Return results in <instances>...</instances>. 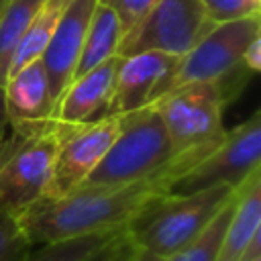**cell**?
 Here are the masks:
<instances>
[{"label":"cell","instance_id":"6da1fadb","mask_svg":"<svg viewBox=\"0 0 261 261\" xmlns=\"http://www.w3.org/2000/svg\"><path fill=\"white\" fill-rule=\"evenodd\" d=\"M216 143L175 153L165 165L135 181L80 186L59 198H39L16 214L18 224L31 245H47L80 234L126 228V224L147 206L167 196L171 184Z\"/></svg>","mask_w":261,"mask_h":261},{"label":"cell","instance_id":"7a4b0ae2","mask_svg":"<svg viewBox=\"0 0 261 261\" xmlns=\"http://www.w3.org/2000/svg\"><path fill=\"white\" fill-rule=\"evenodd\" d=\"M237 188L212 186L194 194H167L126 224L128 239L157 257H171L198 237Z\"/></svg>","mask_w":261,"mask_h":261},{"label":"cell","instance_id":"3957f363","mask_svg":"<svg viewBox=\"0 0 261 261\" xmlns=\"http://www.w3.org/2000/svg\"><path fill=\"white\" fill-rule=\"evenodd\" d=\"M259 37L261 14L214 24L186 55L179 57L167 92L181 84L216 80L226 104L232 102L247 86L249 77H253V73L243 65V55Z\"/></svg>","mask_w":261,"mask_h":261},{"label":"cell","instance_id":"277c9868","mask_svg":"<svg viewBox=\"0 0 261 261\" xmlns=\"http://www.w3.org/2000/svg\"><path fill=\"white\" fill-rule=\"evenodd\" d=\"M171 141L155 106L120 114V126L104 157L82 186H108L141 179L173 157Z\"/></svg>","mask_w":261,"mask_h":261},{"label":"cell","instance_id":"5b68a950","mask_svg":"<svg viewBox=\"0 0 261 261\" xmlns=\"http://www.w3.org/2000/svg\"><path fill=\"white\" fill-rule=\"evenodd\" d=\"M61 128L49 124L33 135L6 137L0 147V210L18 214L45 196Z\"/></svg>","mask_w":261,"mask_h":261},{"label":"cell","instance_id":"8992f818","mask_svg":"<svg viewBox=\"0 0 261 261\" xmlns=\"http://www.w3.org/2000/svg\"><path fill=\"white\" fill-rule=\"evenodd\" d=\"M151 106L165 124L173 153L216 143L226 130L222 124L226 98L216 80L175 86Z\"/></svg>","mask_w":261,"mask_h":261},{"label":"cell","instance_id":"52a82bcc","mask_svg":"<svg viewBox=\"0 0 261 261\" xmlns=\"http://www.w3.org/2000/svg\"><path fill=\"white\" fill-rule=\"evenodd\" d=\"M261 163V110H255L234 128L224 130L220 141L184 171L169 194H194L212 186L241 188Z\"/></svg>","mask_w":261,"mask_h":261},{"label":"cell","instance_id":"ba28073f","mask_svg":"<svg viewBox=\"0 0 261 261\" xmlns=\"http://www.w3.org/2000/svg\"><path fill=\"white\" fill-rule=\"evenodd\" d=\"M212 27L200 0H155L149 12L122 35L118 55L159 51L181 57Z\"/></svg>","mask_w":261,"mask_h":261},{"label":"cell","instance_id":"9c48e42d","mask_svg":"<svg viewBox=\"0 0 261 261\" xmlns=\"http://www.w3.org/2000/svg\"><path fill=\"white\" fill-rule=\"evenodd\" d=\"M120 126V114H106L94 122L61 128L51 177L43 198H59L80 188L108 151Z\"/></svg>","mask_w":261,"mask_h":261},{"label":"cell","instance_id":"30bf717a","mask_svg":"<svg viewBox=\"0 0 261 261\" xmlns=\"http://www.w3.org/2000/svg\"><path fill=\"white\" fill-rule=\"evenodd\" d=\"M177 61L179 57L159 51H141L120 57L108 114H126L153 104L167 92Z\"/></svg>","mask_w":261,"mask_h":261},{"label":"cell","instance_id":"8fae6325","mask_svg":"<svg viewBox=\"0 0 261 261\" xmlns=\"http://www.w3.org/2000/svg\"><path fill=\"white\" fill-rule=\"evenodd\" d=\"M2 92L8 126L12 133L27 137L51 124L55 100L51 96L47 71L41 59L12 71L6 77Z\"/></svg>","mask_w":261,"mask_h":261},{"label":"cell","instance_id":"7c38bea8","mask_svg":"<svg viewBox=\"0 0 261 261\" xmlns=\"http://www.w3.org/2000/svg\"><path fill=\"white\" fill-rule=\"evenodd\" d=\"M96 4L98 0H69L41 55L43 67L47 71L51 96L55 102L73 80L84 37Z\"/></svg>","mask_w":261,"mask_h":261},{"label":"cell","instance_id":"4fadbf2b","mask_svg":"<svg viewBox=\"0 0 261 261\" xmlns=\"http://www.w3.org/2000/svg\"><path fill=\"white\" fill-rule=\"evenodd\" d=\"M118 61L120 55H114L86 73L75 75L57 98L51 122L61 128H75L106 116Z\"/></svg>","mask_w":261,"mask_h":261},{"label":"cell","instance_id":"5bb4252c","mask_svg":"<svg viewBox=\"0 0 261 261\" xmlns=\"http://www.w3.org/2000/svg\"><path fill=\"white\" fill-rule=\"evenodd\" d=\"M261 171H255L239 190L230 220L222 234L216 261H241L249 245L261 237Z\"/></svg>","mask_w":261,"mask_h":261},{"label":"cell","instance_id":"9a60e30c","mask_svg":"<svg viewBox=\"0 0 261 261\" xmlns=\"http://www.w3.org/2000/svg\"><path fill=\"white\" fill-rule=\"evenodd\" d=\"M122 35H124V29H122L118 16L108 6L98 2L92 12L86 37H84V45H82V53H80L73 77L104 63L106 59L118 55Z\"/></svg>","mask_w":261,"mask_h":261},{"label":"cell","instance_id":"2e32d148","mask_svg":"<svg viewBox=\"0 0 261 261\" xmlns=\"http://www.w3.org/2000/svg\"><path fill=\"white\" fill-rule=\"evenodd\" d=\"M45 0H6L0 10V86H4L12 55Z\"/></svg>","mask_w":261,"mask_h":261},{"label":"cell","instance_id":"e0dca14e","mask_svg":"<svg viewBox=\"0 0 261 261\" xmlns=\"http://www.w3.org/2000/svg\"><path fill=\"white\" fill-rule=\"evenodd\" d=\"M69 0H45V4L41 6V10L35 14V18L31 20V24L27 27L14 55H12V61H10V71H16L20 69L22 65L35 61V59H41L53 31H55V24L63 12V8L67 6Z\"/></svg>","mask_w":261,"mask_h":261},{"label":"cell","instance_id":"ac0fdd59","mask_svg":"<svg viewBox=\"0 0 261 261\" xmlns=\"http://www.w3.org/2000/svg\"><path fill=\"white\" fill-rule=\"evenodd\" d=\"M234 200H237V192H234V196L222 206V210L210 220V224L198 237H194L175 255L161 257V259L163 261H216L218 251H220V243H222V234L226 230V224H228L232 208H234Z\"/></svg>","mask_w":261,"mask_h":261},{"label":"cell","instance_id":"d6986e66","mask_svg":"<svg viewBox=\"0 0 261 261\" xmlns=\"http://www.w3.org/2000/svg\"><path fill=\"white\" fill-rule=\"evenodd\" d=\"M118 230H124V228H116L108 232H90V234H80V237L57 241V243H47L37 253H31L27 261H84L94 249H98Z\"/></svg>","mask_w":261,"mask_h":261},{"label":"cell","instance_id":"ffe728a7","mask_svg":"<svg viewBox=\"0 0 261 261\" xmlns=\"http://www.w3.org/2000/svg\"><path fill=\"white\" fill-rule=\"evenodd\" d=\"M31 247L16 214L0 210V261H27Z\"/></svg>","mask_w":261,"mask_h":261},{"label":"cell","instance_id":"44dd1931","mask_svg":"<svg viewBox=\"0 0 261 261\" xmlns=\"http://www.w3.org/2000/svg\"><path fill=\"white\" fill-rule=\"evenodd\" d=\"M200 2L214 24L259 14L261 8V0H200Z\"/></svg>","mask_w":261,"mask_h":261},{"label":"cell","instance_id":"7402d4cb","mask_svg":"<svg viewBox=\"0 0 261 261\" xmlns=\"http://www.w3.org/2000/svg\"><path fill=\"white\" fill-rule=\"evenodd\" d=\"M133 241L124 230H118L116 234H112L106 243H102L98 249H94L84 261H128L133 255Z\"/></svg>","mask_w":261,"mask_h":261},{"label":"cell","instance_id":"603a6c76","mask_svg":"<svg viewBox=\"0 0 261 261\" xmlns=\"http://www.w3.org/2000/svg\"><path fill=\"white\" fill-rule=\"evenodd\" d=\"M100 4L108 6L120 20L124 33L133 29L155 4V0H98Z\"/></svg>","mask_w":261,"mask_h":261},{"label":"cell","instance_id":"cb8c5ba5","mask_svg":"<svg viewBox=\"0 0 261 261\" xmlns=\"http://www.w3.org/2000/svg\"><path fill=\"white\" fill-rule=\"evenodd\" d=\"M243 65H245L253 75L259 73V69H261V37L255 39V41L247 47V51H245V55H243Z\"/></svg>","mask_w":261,"mask_h":261},{"label":"cell","instance_id":"d4e9b609","mask_svg":"<svg viewBox=\"0 0 261 261\" xmlns=\"http://www.w3.org/2000/svg\"><path fill=\"white\" fill-rule=\"evenodd\" d=\"M8 118H6V108H4V92H2V86H0V147L6 139V130H8Z\"/></svg>","mask_w":261,"mask_h":261},{"label":"cell","instance_id":"484cf974","mask_svg":"<svg viewBox=\"0 0 261 261\" xmlns=\"http://www.w3.org/2000/svg\"><path fill=\"white\" fill-rule=\"evenodd\" d=\"M133 245H135V243H133ZM128 261H163V259L157 257V255H153V253H149V251H143V249H139V247L135 245L133 255H130Z\"/></svg>","mask_w":261,"mask_h":261},{"label":"cell","instance_id":"4316f807","mask_svg":"<svg viewBox=\"0 0 261 261\" xmlns=\"http://www.w3.org/2000/svg\"><path fill=\"white\" fill-rule=\"evenodd\" d=\"M245 261H261V257H251V259H245Z\"/></svg>","mask_w":261,"mask_h":261},{"label":"cell","instance_id":"83f0119b","mask_svg":"<svg viewBox=\"0 0 261 261\" xmlns=\"http://www.w3.org/2000/svg\"><path fill=\"white\" fill-rule=\"evenodd\" d=\"M6 4V0H0V10H2V6Z\"/></svg>","mask_w":261,"mask_h":261}]
</instances>
